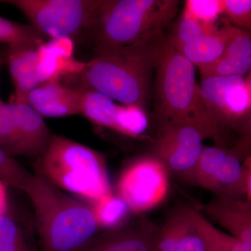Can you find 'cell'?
<instances>
[{"mask_svg":"<svg viewBox=\"0 0 251 251\" xmlns=\"http://www.w3.org/2000/svg\"><path fill=\"white\" fill-rule=\"evenodd\" d=\"M169 173L154 156L138 158L130 163L117 181V195L131 212L141 214L166 200L170 189Z\"/></svg>","mask_w":251,"mask_h":251,"instance_id":"10","label":"cell"},{"mask_svg":"<svg viewBox=\"0 0 251 251\" xmlns=\"http://www.w3.org/2000/svg\"><path fill=\"white\" fill-rule=\"evenodd\" d=\"M0 44H7L11 50L39 47L44 44V36L29 25L0 16Z\"/></svg>","mask_w":251,"mask_h":251,"instance_id":"21","label":"cell"},{"mask_svg":"<svg viewBox=\"0 0 251 251\" xmlns=\"http://www.w3.org/2000/svg\"><path fill=\"white\" fill-rule=\"evenodd\" d=\"M163 35L144 44L96 50L95 57L76 73L80 88L97 91L122 105L145 110L157 45Z\"/></svg>","mask_w":251,"mask_h":251,"instance_id":"1","label":"cell"},{"mask_svg":"<svg viewBox=\"0 0 251 251\" xmlns=\"http://www.w3.org/2000/svg\"><path fill=\"white\" fill-rule=\"evenodd\" d=\"M25 15L41 35L75 40L85 34L100 0H4Z\"/></svg>","mask_w":251,"mask_h":251,"instance_id":"7","label":"cell"},{"mask_svg":"<svg viewBox=\"0 0 251 251\" xmlns=\"http://www.w3.org/2000/svg\"><path fill=\"white\" fill-rule=\"evenodd\" d=\"M156 227L146 219L97 234L82 251H156Z\"/></svg>","mask_w":251,"mask_h":251,"instance_id":"12","label":"cell"},{"mask_svg":"<svg viewBox=\"0 0 251 251\" xmlns=\"http://www.w3.org/2000/svg\"><path fill=\"white\" fill-rule=\"evenodd\" d=\"M205 245H206V251H215L214 250V249H211V248L210 247H209V246L206 245V244H205Z\"/></svg>","mask_w":251,"mask_h":251,"instance_id":"32","label":"cell"},{"mask_svg":"<svg viewBox=\"0 0 251 251\" xmlns=\"http://www.w3.org/2000/svg\"><path fill=\"white\" fill-rule=\"evenodd\" d=\"M242 148L204 147L193 173L191 184L217 197L247 198L251 202L250 157L244 159Z\"/></svg>","mask_w":251,"mask_h":251,"instance_id":"6","label":"cell"},{"mask_svg":"<svg viewBox=\"0 0 251 251\" xmlns=\"http://www.w3.org/2000/svg\"><path fill=\"white\" fill-rule=\"evenodd\" d=\"M0 148L10 156H21L14 104L0 99Z\"/></svg>","mask_w":251,"mask_h":251,"instance_id":"24","label":"cell"},{"mask_svg":"<svg viewBox=\"0 0 251 251\" xmlns=\"http://www.w3.org/2000/svg\"><path fill=\"white\" fill-rule=\"evenodd\" d=\"M148 117L145 110L135 105H119L117 132L138 138L148 128Z\"/></svg>","mask_w":251,"mask_h":251,"instance_id":"26","label":"cell"},{"mask_svg":"<svg viewBox=\"0 0 251 251\" xmlns=\"http://www.w3.org/2000/svg\"><path fill=\"white\" fill-rule=\"evenodd\" d=\"M94 216L99 229L110 230L126 224L129 217V206L118 195L110 193L97 202L92 203Z\"/></svg>","mask_w":251,"mask_h":251,"instance_id":"20","label":"cell"},{"mask_svg":"<svg viewBox=\"0 0 251 251\" xmlns=\"http://www.w3.org/2000/svg\"><path fill=\"white\" fill-rule=\"evenodd\" d=\"M31 176L32 175L18 163L14 157L0 148V181L6 186L24 191Z\"/></svg>","mask_w":251,"mask_h":251,"instance_id":"27","label":"cell"},{"mask_svg":"<svg viewBox=\"0 0 251 251\" xmlns=\"http://www.w3.org/2000/svg\"><path fill=\"white\" fill-rule=\"evenodd\" d=\"M179 4L175 0H100L85 33L95 51L144 44L164 34Z\"/></svg>","mask_w":251,"mask_h":251,"instance_id":"4","label":"cell"},{"mask_svg":"<svg viewBox=\"0 0 251 251\" xmlns=\"http://www.w3.org/2000/svg\"><path fill=\"white\" fill-rule=\"evenodd\" d=\"M206 138L214 135L202 126L190 123H175L158 128L153 151L169 174L191 183L193 173L204 148Z\"/></svg>","mask_w":251,"mask_h":251,"instance_id":"9","label":"cell"},{"mask_svg":"<svg viewBox=\"0 0 251 251\" xmlns=\"http://www.w3.org/2000/svg\"><path fill=\"white\" fill-rule=\"evenodd\" d=\"M0 251H41L34 247L14 218L0 216Z\"/></svg>","mask_w":251,"mask_h":251,"instance_id":"25","label":"cell"},{"mask_svg":"<svg viewBox=\"0 0 251 251\" xmlns=\"http://www.w3.org/2000/svg\"><path fill=\"white\" fill-rule=\"evenodd\" d=\"M39 159L41 176L59 189L92 203L112 193L105 156L83 144L52 135Z\"/></svg>","mask_w":251,"mask_h":251,"instance_id":"5","label":"cell"},{"mask_svg":"<svg viewBox=\"0 0 251 251\" xmlns=\"http://www.w3.org/2000/svg\"><path fill=\"white\" fill-rule=\"evenodd\" d=\"M80 90V113L94 125L117 131L119 105L105 94L90 89Z\"/></svg>","mask_w":251,"mask_h":251,"instance_id":"19","label":"cell"},{"mask_svg":"<svg viewBox=\"0 0 251 251\" xmlns=\"http://www.w3.org/2000/svg\"><path fill=\"white\" fill-rule=\"evenodd\" d=\"M201 97L220 129L249 131L251 127V80L241 75L202 78Z\"/></svg>","mask_w":251,"mask_h":251,"instance_id":"8","label":"cell"},{"mask_svg":"<svg viewBox=\"0 0 251 251\" xmlns=\"http://www.w3.org/2000/svg\"><path fill=\"white\" fill-rule=\"evenodd\" d=\"M184 11L188 15L204 24H215L222 14L223 1L220 0H188Z\"/></svg>","mask_w":251,"mask_h":251,"instance_id":"28","label":"cell"},{"mask_svg":"<svg viewBox=\"0 0 251 251\" xmlns=\"http://www.w3.org/2000/svg\"><path fill=\"white\" fill-rule=\"evenodd\" d=\"M198 211L180 206L172 211L166 222L158 227L156 251H206L205 242L198 224Z\"/></svg>","mask_w":251,"mask_h":251,"instance_id":"11","label":"cell"},{"mask_svg":"<svg viewBox=\"0 0 251 251\" xmlns=\"http://www.w3.org/2000/svg\"><path fill=\"white\" fill-rule=\"evenodd\" d=\"M39 47L9 49L8 65L15 87V101L27 103L29 92L42 84Z\"/></svg>","mask_w":251,"mask_h":251,"instance_id":"17","label":"cell"},{"mask_svg":"<svg viewBox=\"0 0 251 251\" xmlns=\"http://www.w3.org/2000/svg\"><path fill=\"white\" fill-rule=\"evenodd\" d=\"M197 220L198 227L204 242L214 251H251V248L237 238L214 227L199 211Z\"/></svg>","mask_w":251,"mask_h":251,"instance_id":"23","label":"cell"},{"mask_svg":"<svg viewBox=\"0 0 251 251\" xmlns=\"http://www.w3.org/2000/svg\"><path fill=\"white\" fill-rule=\"evenodd\" d=\"M8 200L6 186L0 181V216L7 213Z\"/></svg>","mask_w":251,"mask_h":251,"instance_id":"30","label":"cell"},{"mask_svg":"<svg viewBox=\"0 0 251 251\" xmlns=\"http://www.w3.org/2000/svg\"><path fill=\"white\" fill-rule=\"evenodd\" d=\"M4 64V60H3L2 57H0V72H1V68L3 67Z\"/></svg>","mask_w":251,"mask_h":251,"instance_id":"31","label":"cell"},{"mask_svg":"<svg viewBox=\"0 0 251 251\" xmlns=\"http://www.w3.org/2000/svg\"><path fill=\"white\" fill-rule=\"evenodd\" d=\"M24 192L34 207L41 251H82L97 235L100 229L92 206L41 175H32Z\"/></svg>","mask_w":251,"mask_h":251,"instance_id":"3","label":"cell"},{"mask_svg":"<svg viewBox=\"0 0 251 251\" xmlns=\"http://www.w3.org/2000/svg\"><path fill=\"white\" fill-rule=\"evenodd\" d=\"M154 72V116L158 129L172 124H193L209 130L217 146H224L223 131L203 103L195 66L168 42L165 35L157 45Z\"/></svg>","mask_w":251,"mask_h":251,"instance_id":"2","label":"cell"},{"mask_svg":"<svg viewBox=\"0 0 251 251\" xmlns=\"http://www.w3.org/2000/svg\"><path fill=\"white\" fill-rule=\"evenodd\" d=\"M204 211L231 235L251 248V204L247 198L216 196Z\"/></svg>","mask_w":251,"mask_h":251,"instance_id":"14","label":"cell"},{"mask_svg":"<svg viewBox=\"0 0 251 251\" xmlns=\"http://www.w3.org/2000/svg\"><path fill=\"white\" fill-rule=\"evenodd\" d=\"M11 103L14 104L21 156L40 158L52 137L44 117L27 103L15 100Z\"/></svg>","mask_w":251,"mask_h":251,"instance_id":"15","label":"cell"},{"mask_svg":"<svg viewBox=\"0 0 251 251\" xmlns=\"http://www.w3.org/2000/svg\"><path fill=\"white\" fill-rule=\"evenodd\" d=\"M239 28L224 19L222 26L186 43L177 50L195 67L208 65L219 59Z\"/></svg>","mask_w":251,"mask_h":251,"instance_id":"18","label":"cell"},{"mask_svg":"<svg viewBox=\"0 0 251 251\" xmlns=\"http://www.w3.org/2000/svg\"><path fill=\"white\" fill-rule=\"evenodd\" d=\"M216 27L215 24L207 25L200 22L183 11L166 38L177 50L186 43L212 31Z\"/></svg>","mask_w":251,"mask_h":251,"instance_id":"22","label":"cell"},{"mask_svg":"<svg viewBox=\"0 0 251 251\" xmlns=\"http://www.w3.org/2000/svg\"><path fill=\"white\" fill-rule=\"evenodd\" d=\"M27 103L43 117L80 115V90L57 81L44 82L29 92Z\"/></svg>","mask_w":251,"mask_h":251,"instance_id":"13","label":"cell"},{"mask_svg":"<svg viewBox=\"0 0 251 251\" xmlns=\"http://www.w3.org/2000/svg\"><path fill=\"white\" fill-rule=\"evenodd\" d=\"M251 68V33L239 28L221 57L210 64L198 69L202 79L214 76H244L250 72Z\"/></svg>","mask_w":251,"mask_h":251,"instance_id":"16","label":"cell"},{"mask_svg":"<svg viewBox=\"0 0 251 251\" xmlns=\"http://www.w3.org/2000/svg\"><path fill=\"white\" fill-rule=\"evenodd\" d=\"M230 24L250 30L251 28V0H223L222 14Z\"/></svg>","mask_w":251,"mask_h":251,"instance_id":"29","label":"cell"}]
</instances>
